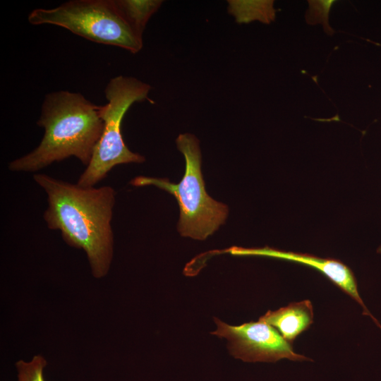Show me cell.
<instances>
[{
  "instance_id": "6da1fadb",
  "label": "cell",
  "mask_w": 381,
  "mask_h": 381,
  "mask_svg": "<svg viewBox=\"0 0 381 381\" xmlns=\"http://www.w3.org/2000/svg\"><path fill=\"white\" fill-rule=\"evenodd\" d=\"M33 179L47 195L43 215L47 227L60 231L66 243L85 252L95 277L105 276L113 253L114 189L82 187L43 174H34Z\"/></svg>"
},
{
  "instance_id": "7a4b0ae2",
  "label": "cell",
  "mask_w": 381,
  "mask_h": 381,
  "mask_svg": "<svg viewBox=\"0 0 381 381\" xmlns=\"http://www.w3.org/2000/svg\"><path fill=\"white\" fill-rule=\"evenodd\" d=\"M100 107L79 92L47 94L37 122L44 129L40 143L30 153L11 161L8 169L35 172L70 157L87 167L103 131Z\"/></svg>"
},
{
  "instance_id": "3957f363",
  "label": "cell",
  "mask_w": 381,
  "mask_h": 381,
  "mask_svg": "<svg viewBox=\"0 0 381 381\" xmlns=\"http://www.w3.org/2000/svg\"><path fill=\"white\" fill-rule=\"evenodd\" d=\"M176 145L186 160L185 173L179 183L167 179L142 176L133 179L131 183L134 186H155L173 195L180 209L178 230L181 235L205 240L224 223L229 210L205 190L197 138L190 133L180 134Z\"/></svg>"
},
{
  "instance_id": "277c9868",
  "label": "cell",
  "mask_w": 381,
  "mask_h": 381,
  "mask_svg": "<svg viewBox=\"0 0 381 381\" xmlns=\"http://www.w3.org/2000/svg\"><path fill=\"white\" fill-rule=\"evenodd\" d=\"M151 88L147 83L133 77L119 75L109 80L104 89L108 102L101 105L99 109L103 131L90 163L78 179V186L93 187L116 165L145 162L143 156L131 151L126 145L121 123L133 103L145 99L153 103L148 97Z\"/></svg>"
},
{
  "instance_id": "5b68a950",
  "label": "cell",
  "mask_w": 381,
  "mask_h": 381,
  "mask_svg": "<svg viewBox=\"0 0 381 381\" xmlns=\"http://www.w3.org/2000/svg\"><path fill=\"white\" fill-rule=\"evenodd\" d=\"M28 20L33 25L60 26L92 42L119 47L132 54L143 47V38L133 31L113 0L69 1L53 8H36Z\"/></svg>"
},
{
  "instance_id": "8992f818",
  "label": "cell",
  "mask_w": 381,
  "mask_h": 381,
  "mask_svg": "<svg viewBox=\"0 0 381 381\" xmlns=\"http://www.w3.org/2000/svg\"><path fill=\"white\" fill-rule=\"evenodd\" d=\"M217 326L212 332L229 341L231 354L246 362H276L282 358L291 361H310L296 353L291 344L269 324L258 320L239 326L229 325L214 318Z\"/></svg>"
},
{
  "instance_id": "52a82bcc",
  "label": "cell",
  "mask_w": 381,
  "mask_h": 381,
  "mask_svg": "<svg viewBox=\"0 0 381 381\" xmlns=\"http://www.w3.org/2000/svg\"><path fill=\"white\" fill-rule=\"evenodd\" d=\"M229 251L236 255L265 256L291 261L318 270L356 301L363 308L362 314L369 316L381 329L379 321L368 310L359 295L353 272L340 260L333 258H322L308 253L284 251L267 246L259 248L233 247Z\"/></svg>"
},
{
  "instance_id": "ba28073f",
  "label": "cell",
  "mask_w": 381,
  "mask_h": 381,
  "mask_svg": "<svg viewBox=\"0 0 381 381\" xmlns=\"http://www.w3.org/2000/svg\"><path fill=\"white\" fill-rule=\"evenodd\" d=\"M259 320L272 326L291 344L313 322V308L311 301L307 299L291 303L274 311L268 310Z\"/></svg>"
},
{
  "instance_id": "9c48e42d",
  "label": "cell",
  "mask_w": 381,
  "mask_h": 381,
  "mask_svg": "<svg viewBox=\"0 0 381 381\" xmlns=\"http://www.w3.org/2000/svg\"><path fill=\"white\" fill-rule=\"evenodd\" d=\"M119 13L133 31L143 38L146 24L162 4L161 0H113Z\"/></svg>"
},
{
  "instance_id": "30bf717a",
  "label": "cell",
  "mask_w": 381,
  "mask_h": 381,
  "mask_svg": "<svg viewBox=\"0 0 381 381\" xmlns=\"http://www.w3.org/2000/svg\"><path fill=\"white\" fill-rule=\"evenodd\" d=\"M227 2L229 13L232 15L238 23L260 20L268 24L274 20L273 1L230 0Z\"/></svg>"
},
{
  "instance_id": "8fae6325",
  "label": "cell",
  "mask_w": 381,
  "mask_h": 381,
  "mask_svg": "<svg viewBox=\"0 0 381 381\" xmlns=\"http://www.w3.org/2000/svg\"><path fill=\"white\" fill-rule=\"evenodd\" d=\"M47 365L41 356H35L32 361H18L16 365L18 370V381H45L44 369Z\"/></svg>"
},
{
  "instance_id": "7c38bea8",
  "label": "cell",
  "mask_w": 381,
  "mask_h": 381,
  "mask_svg": "<svg viewBox=\"0 0 381 381\" xmlns=\"http://www.w3.org/2000/svg\"><path fill=\"white\" fill-rule=\"evenodd\" d=\"M334 1H308L309 9L306 12V19L308 24L322 23L325 31L332 35L333 30L328 23L329 11Z\"/></svg>"
},
{
  "instance_id": "4fadbf2b",
  "label": "cell",
  "mask_w": 381,
  "mask_h": 381,
  "mask_svg": "<svg viewBox=\"0 0 381 381\" xmlns=\"http://www.w3.org/2000/svg\"><path fill=\"white\" fill-rule=\"evenodd\" d=\"M377 253H380L381 254V245L378 247V248L377 249Z\"/></svg>"
}]
</instances>
